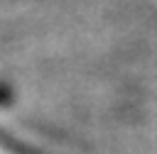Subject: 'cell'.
Returning a JSON list of instances; mask_svg holds the SVG:
<instances>
[{
	"label": "cell",
	"instance_id": "1",
	"mask_svg": "<svg viewBox=\"0 0 157 154\" xmlns=\"http://www.w3.org/2000/svg\"><path fill=\"white\" fill-rule=\"evenodd\" d=\"M10 100H12V90H10L7 86H2V83H0V105H7Z\"/></svg>",
	"mask_w": 157,
	"mask_h": 154
}]
</instances>
